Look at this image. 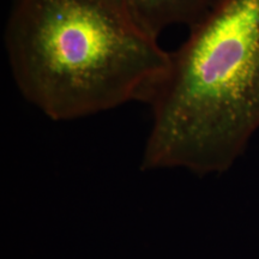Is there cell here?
Wrapping results in <instances>:
<instances>
[{
  "label": "cell",
  "instance_id": "obj_1",
  "mask_svg": "<svg viewBox=\"0 0 259 259\" xmlns=\"http://www.w3.org/2000/svg\"><path fill=\"white\" fill-rule=\"evenodd\" d=\"M126 0H16L5 28L18 92L54 121L150 105L170 52Z\"/></svg>",
  "mask_w": 259,
  "mask_h": 259
},
{
  "label": "cell",
  "instance_id": "obj_2",
  "mask_svg": "<svg viewBox=\"0 0 259 259\" xmlns=\"http://www.w3.org/2000/svg\"><path fill=\"white\" fill-rule=\"evenodd\" d=\"M143 168L228 170L259 131V0H216L170 52Z\"/></svg>",
  "mask_w": 259,
  "mask_h": 259
},
{
  "label": "cell",
  "instance_id": "obj_3",
  "mask_svg": "<svg viewBox=\"0 0 259 259\" xmlns=\"http://www.w3.org/2000/svg\"><path fill=\"white\" fill-rule=\"evenodd\" d=\"M216 0H126L139 21L157 37L167 29L190 28Z\"/></svg>",
  "mask_w": 259,
  "mask_h": 259
}]
</instances>
